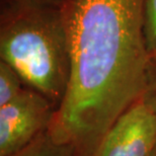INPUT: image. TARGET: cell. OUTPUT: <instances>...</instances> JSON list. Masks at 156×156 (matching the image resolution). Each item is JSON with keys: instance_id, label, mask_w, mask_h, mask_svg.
<instances>
[{"instance_id": "cell-1", "label": "cell", "mask_w": 156, "mask_h": 156, "mask_svg": "<svg viewBox=\"0 0 156 156\" xmlns=\"http://www.w3.org/2000/svg\"><path fill=\"white\" fill-rule=\"evenodd\" d=\"M61 9L71 72L49 132L78 156H92L108 128L147 91L142 0H66Z\"/></svg>"}, {"instance_id": "cell-2", "label": "cell", "mask_w": 156, "mask_h": 156, "mask_svg": "<svg viewBox=\"0 0 156 156\" xmlns=\"http://www.w3.org/2000/svg\"><path fill=\"white\" fill-rule=\"evenodd\" d=\"M0 60L58 108L66 95L71 72L61 7L5 0L0 13Z\"/></svg>"}, {"instance_id": "cell-3", "label": "cell", "mask_w": 156, "mask_h": 156, "mask_svg": "<svg viewBox=\"0 0 156 156\" xmlns=\"http://www.w3.org/2000/svg\"><path fill=\"white\" fill-rule=\"evenodd\" d=\"M57 108L46 96L26 86L0 107V156H10L49 131Z\"/></svg>"}, {"instance_id": "cell-4", "label": "cell", "mask_w": 156, "mask_h": 156, "mask_svg": "<svg viewBox=\"0 0 156 156\" xmlns=\"http://www.w3.org/2000/svg\"><path fill=\"white\" fill-rule=\"evenodd\" d=\"M155 150L156 112L143 98L114 122L92 156H151Z\"/></svg>"}, {"instance_id": "cell-5", "label": "cell", "mask_w": 156, "mask_h": 156, "mask_svg": "<svg viewBox=\"0 0 156 156\" xmlns=\"http://www.w3.org/2000/svg\"><path fill=\"white\" fill-rule=\"evenodd\" d=\"M10 156H78L75 148L69 143L56 140L47 131L26 148Z\"/></svg>"}, {"instance_id": "cell-6", "label": "cell", "mask_w": 156, "mask_h": 156, "mask_svg": "<svg viewBox=\"0 0 156 156\" xmlns=\"http://www.w3.org/2000/svg\"><path fill=\"white\" fill-rule=\"evenodd\" d=\"M26 86L16 71L0 60V107L16 98Z\"/></svg>"}, {"instance_id": "cell-7", "label": "cell", "mask_w": 156, "mask_h": 156, "mask_svg": "<svg viewBox=\"0 0 156 156\" xmlns=\"http://www.w3.org/2000/svg\"><path fill=\"white\" fill-rule=\"evenodd\" d=\"M143 33L151 59L156 63V0H142Z\"/></svg>"}, {"instance_id": "cell-8", "label": "cell", "mask_w": 156, "mask_h": 156, "mask_svg": "<svg viewBox=\"0 0 156 156\" xmlns=\"http://www.w3.org/2000/svg\"><path fill=\"white\" fill-rule=\"evenodd\" d=\"M144 99L156 112V63H151L149 84L147 91L144 95Z\"/></svg>"}, {"instance_id": "cell-9", "label": "cell", "mask_w": 156, "mask_h": 156, "mask_svg": "<svg viewBox=\"0 0 156 156\" xmlns=\"http://www.w3.org/2000/svg\"><path fill=\"white\" fill-rule=\"evenodd\" d=\"M26 1L37 2V3H42V4L54 5V6H59V7H61V6L66 2V0H26Z\"/></svg>"}, {"instance_id": "cell-10", "label": "cell", "mask_w": 156, "mask_h": 156, "mask_svg": "<svg viewBox=\"0 0 156 156\" xmlns=\"http://www.w3.org/2000/svg\"><path fill=\"white\" fill-rule=\"evenodd\" d=\"M151 156H156V150L153 152V153H152V155H151Z\"/></svg>"}]
</instances>
